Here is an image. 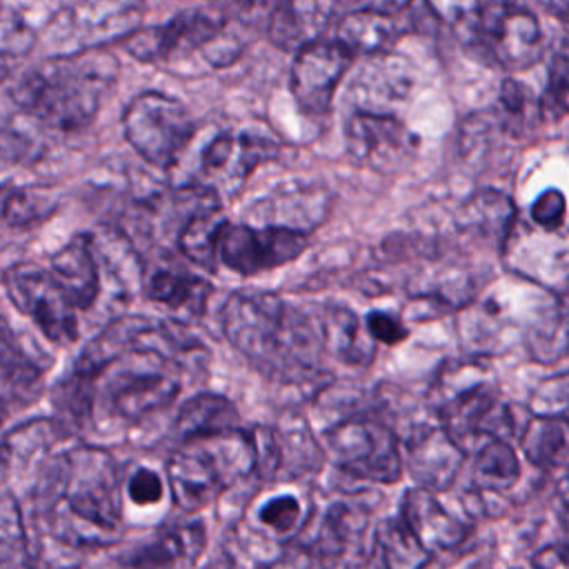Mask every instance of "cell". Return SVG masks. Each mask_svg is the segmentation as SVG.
<instances>
[{
	"mask_svg": "<svg viewBox=\"0 0 569 569\" xmlns=\"http://www.w3.org/2000/svg\"><path fill=\"white\" fill-rule=\"evenodd\" d=\"M240 427V413L236 405L220 396V393H198L184 400L178 407L176 420H173V436L178 438V445H184L189 440L218 436L227 431H238Z\"/></svg>",
	"mask_w": 569,
	"mask_h": 569,
	"instance_id": "cell-26",
	"label": "cell"
},
{
	"mask_svg": "<svg viewBox=\"0 0 569 569\" xmlns=\"http://www.w3.org/2000/svg\"><path fill=\"white\" fill-rule=\"evenodd\" d=\"M249 473H256V447L247 429L178 445L167 462L171 498L184 511L211 505Z\"/></svg>",
	"mask_w": 569,
	"mask_h": 569,
	"instance_id": "cell-5",
	"label": "cell"
},
{
	"mask_svg": "<svg viewBox=\"0 0 569 569\" xmlns=\"http://www.w3.org/2000/svg\"><path fill=\"white\" fill-rule=\"evenodd\" d=\"M498 104H500V113L505 118V127L513 136L525 138L538 129L540 118H542V107L538 104L536 96L529 91L527 84H522L513 78H505L500 84Z\"/></svg>",
	"mask_w": 569,
	"mask_h": 569,
	"instance_id": "cell-39",
	"label": "cell"
},
{
	"mask_svg": "<svg viewBox=\"0 0 569 569\" xmlns=\"http://www.w3.org/2000/svg\"><path fill=\"white\" fill-rule=\"evenodd\" d=\"M325 456L356 480L393 485L405 471L396 433L373 418H347L322 436Z\"/></svg>",
	"mask_w": 569,
	"mask_h": 569,
	"instance_id": "cell-10",
	"label": "cell"
},
{
	"mask_svg": "<svg viewBox=\"0 0 569 569\" xmlns=\"http://www.w3.org/2000/svg\"><path fill=\"white\" fill-rule=\"evenodd\" d=\"M529 356L553 365L569 353V296H551L525 333Z\"/></svg>",
	"mask_w": 569,
	"mask_h": 569,
	"instance_id": "cell-32",
	"label": "cell"
},
{
	"mask_svg": "<svg viewBox=\"0 0 569 569\" xmlns=\"http://www.w3.org/2000/svg\"><path fill=\"white\" fill-rule=\"evenodd\" d=\"M120 471L96 445H76L47 458L33 498L47 531L71 547H107L122 538Z\"/></svg>",
	"mask_w": 569,
	"mask_h": 569,
	"instance_id": "cell-1",
	"label": "cell"
},
{
	"mask_svg": "<svg viewBox=\"0 0 569 569\" xmlns=\"http://www.w3.org/2000/svg\"><path fill=\"white\" fill-rule=\"evenodd\" d=\"M347 149L353 162L391 171L409 160L418 147V138L396 116L358 109L347 120Z\"/></svg>",
	"mask_w": 569,
	"mask_h": 569,
	"instance_id": "cell-17",
	"label": "cell"
},
{
	"mask_svg": "<svg viewBox=\"0 0 569 569\" xmlns=\"http://www.w3.org/2000/svg\"><path fill=\"white\" fill-rule=\"evenodd\" d=\"M356 56L336 38L313 40L296 51L289 89L296 104L309 116H325L331 109L333 96Z\"/></svg>",
	"mask_w": 569,
	"mask_h": 569,
	"instance_id": "cell-13",
	"label": "cell"
},
{
	"mask_svg": "<svg viewBox=\"0 0 569 569\" xmlns=\"http://www.w3.org/2000/svg\"><path fill=\"white\" fill-rule=\"evenodd\" d=\"M505 256L527 282L553 296H569V227L545 231L516 222Z\"/></svg>",
	"mask_w": 569,
	"mask_h": 569,
	"instance_id": "cell-14",
	"label": "cell"
},
{
	"mask_svg": "<svg viewBox=\"0 0 569 569\" xmlns=\"http://www.w3.org/2000/svg\"><path fill=\"white\" fill-rule=\"evenodd\" d=\"M429 405L465 451H476L487 440L509 442L518 433L516 409L500 398L493 371L482 358L442 365L429 387Z\"/></svg>",
	"mask_w": 569,
	"mask_h": 569,
	"instance_id": "cell-4",
	"label": "cell"
},
{
	"mask_svg": "<svg viewBox=\"0 0 569 569\" xmlns=\"http://www.w3.org/2000/svg\"><path fill=\"white\" fill-rule=\"evenodd\" d=\"M556 493H558V500H560V507H562V513L569 518V467L562 471V476L558 478V485H556Z\"/></svg>",
	"mask_w": 569,
	"mask_h": 569,
	"instance_id": "cell-47",
	"label": "cell"
},
{
	"mask_svg": "<svg viewBox=\"0 0 569 569\" xmlns=\"http://www.w3.org/2000/svg\"><path fill=\"white\" fill-rule=\"evenodd\" d=\"M309 247V236L284 227L229 222L220 238V264L238 276H258L284 267Z\"/></svg>",
	"mask_w": 569,
	"mask_h": 569,
	"instance_id": "cell-12",
	"label": "cell"
},
{
	"mask_svg": "<svg viewBox=\"0 0 569 569\" xmlns=\"http://www.w3.org/2000/svg\"><path fill=\"white\" fill-rule=\"evenodd\" d=\"M520 478V460L507 440H487L473 451V485L485 493H505Z\"/></svg>",
	"mask_w": 569,
	"mask_h": 569,
	"instance_id": "cell-37",
	"label": "cell"
},
{
	"mask_svg": "<svg viewBox=\"0 0 569 569\" xmlns=\"http://www.w3.org/2000/svg\"><path fill=\"white\" fill-rule=\"evenodd\" d=\"M58 211L53 193L36 187H16L4 193L2 220L9 229H31L49 220Z\"/></svg>",
	"mask_w": 569,
	"mask_h": 569,
	"instance_id": "cell-38",
	"label": "cell"
},
{
	"mask_svg": "<svg viewBox=\"0 0 569 569\" xmlns=\"http://www.w3.org/2000/svg\"><path fill=\"white\" fill-rule=\"evenodd\" d=\"M531 222L538 229L545 231H558L565 227V216H567V200L560 189H545L529 209Z\"/></svg>",
	"mask_w": 569,
	"mask_h": 569,
	"instance_id": "cell-43",
	"label": "cell"
},
{
	"mask_svg": "<svg viewBox=\"0 0 569 569\" xmlns=\"http://www.w3.org/2000/svg\"><path fill=\"white\" fill-rule=\"evenodd\" d=\"M525 458L538 469H556L569 460V420L529 416L520 433Z\"/></svg>",
	"mask_w": 569,
	"mask_h": 569,
	"instance_id": "cell-33",
	"label": "cell"
},
{
	"mask_svg": "<svg viewBox=\"0 0 569 569\" xmlns=\"http://www.w3.org/2000/svg\"><path fill=\"white\" fill-rule=\"evenodd\" d=\"M456 11L451 18L456 38L500 69L525 71L542 58V29L527 7L482 2L456 7Z\"/></svg>",
	"mask_w": 569,
	"mask_h": 569,
	"instance_id": "cell-6",
	"label": "cell"
},
{
	"mask_svg": "<svg viewBox=\"0 0 569 569\" xmlns=\"http://www.w3.org/2000/svg\"><path fill=\"white\" fill-rule=\"evenodd\" d=\"M531 416L569 420V371L542 380L531 396Z\"/></svg>",
	"mask_w": 569,
	"mask_h": 569,
	"instance_id": "cell-41",
	"label": "cell"
},
{
	"mask_svg": "<svg viewBox=\"0 0 569 569\" xmlns=\"http://www.w3.org/2000/svg\"><path fill=\"white\" fill-rule=\"evenodd\" d=\"M4 293L11 305L29 316L40 333L53 345H71L80 336L78 309L51 276L49 267L18 262L2 273Z\"/></svg>",
	"mask_w": 569,
	"mask_h": 569,
	"instance_id": "cell-11",
	"label": "cell"
},
{
	"mask_svg": "<svg viewBox=\"0 0 569 569\" xmlns=\"http://www.w3.org/2000/svg\"><path fill=\"white\" fill-rule=\"evenodd\" d=\"M118 73V58L104 49L56 56L27 69L11 96L40 124L69 133L96 120Z\"/></svg>",
	"mask_w": 569,
	"mask_h": 569,
	"instance_id": "cell-3",
	"label": "cell"
},
{
	"mask_svg": "<svg viewBox=\"0 0 569 569\" xmlns=\"http://www.w3.org/2000/svg\"><path fill=\"white\" fill-rule=\"evenodd\" d=\"M131 353H156L180 369L204 360L207 349L184 325L144 316H124L109 322L78 356L76 369L102 373L111 362Z\"/></svg>",
	"mask_w": 569,
	"mask_h": 569,
	"instance_id": "cell-8",
	"label": "cell"
},
{
	"mask_svg": "<svg viewBox=\"0 0 569 569\" xmlns=\"http://www.w3.org/2000/svg\"><path fill=\"white\" fill-rule=\"evenodd\" d=\"M533 569H569V540H556L531 558Z\"/></svg>",
	"mask_w": 569,
	"mask_h": 569,
	"instance_id": "cell-46",
	"label": "cell"
},
{
	"mask_svg": "<svg viewBox=\"0 0 569 569\" xmlns=\"http://www.w3.org/2000/svg\"><path fill=\"white\" fill-rule=\"evenodd\" d=\"M547 89H549V98L553 100V104L560 111L569 113V40L558 44L551 56Z\"/></svg>",
	"mask_w": 569,
	"mask_h": 569,
	"instance_id": "cell-44",
	"label": "cell"
},
{
	"mask_svg": "<svg viewBox=\"0 0 569 569\" xmlns=\"http://www.w3.org/2000/svg\"><path fill=\"white\" fill-rule=\"evenodd\" d=\"M142 293L147 300L176 313L200 318L211 296V284L184 267H158L147 278Z\"/></svg>",
	"mask_w": 569,
	"mask_h": 569,
	"instance_id": "cell-25",
	"label": "cell"
},
{
	"mask_svg": "<svg viewBox=\"0 0 569 569\" xmlns=\"http://www.w3.org/2000/svg\"><path fill=\"white\" fill-rule=\"evenodd\" d=\"M458 222L462 229L496 242L500 249H505L516 222L518 211L509 196L496 191V189H482L476 191L458 213Z\"/></svg>",
	"mask_w": 569,
	"mask_h": 569,
	"instance_id": "cell-29",
	"label": "cell"
},
{
	"mask_svg": "<svg viewBox=\"0 0 569 569\" xmlns=\"http://www.w3.org/2000/svg\"><path fill=\"white\" fill-rule=\"evenodd\" d=\"M2 407L9 416L13 409L29 407L42 391V367L13 340L9 325H2Z\"/></svg>",
	"mask_w": 569,
	"mask_h": 569,
	"instance_id": "cell-28",
	"label": "cell"
},
{
	"mask_svg": "<svg viewBox=\"0 0 569 569\" xmlns=\"http://www.w3.org/2000/svg\"><path fill=\"white\" fill-rule=\"evenodd\" d=\"M365 325L378 345L396 347L409 338V329L405 327V322L389 311H380V309L369 311L365 318Z\"/></svg>",
	"mask_w": 569,
	"mask_h": 569,
	"instance_id": "cell-45",
	"label": "cell"
},
{
	"mask_svg": "<svg viewBox=\"0 0 569 569\" xmlns=\"http://www.w3.org/2000/svg\"><path fill=\"white\" fill-rule=\"evenodd\" d=\"M196 131L189 109L162 91H142L122 111V133L151 167L169 169Z\"/></svg>",
	"mask_w": 569,
	"mask_h": 569,
	"instance_id": "cell-9",
	"label": "cell"
},
{
	"mask_svg": "<svg viewBox=\"0 0 569 569\" xmlns=\"http://www.w3.org/2000/svg\"><path fill=\"white\" fill-rule=\"evenodd\" d=\"M49 271L78 311H89L102 291L100 249L91 233L67 240L49 260Z\"/></svg>",
	"mask_w": 569,
	"mask_h": 569,
	"instance_id": "cell-20",
	"label": "cell"
},
{
	"mask_svg": "<svg viewBox=\"0 0 569 569\" xmlns=\"http://www.w3.org/2000/svg\"><path fill=\"white\" fill-rule=\"evenodd\" d=\"M333 4L287 2L276 4L267 16V36L278 49L300 51L305 44L320 40Z\"/></svg>",
	"mask_w": 569,
	"mask_h": 569,
	"instance_id": "cell-27",
	"label": "cell"
},
{
	"mask_svg": "<svg viewBox=\"0 0 569 569\" xmlns=\"http://www.w3.org/2000/svg\"><path fill=\"white\" fill-rule=\"evenodd\" d=\"M367 511L356 502L338 500L325 509L305 549L322 569H353L369 560L371 542H367Z\"/></svg>",
	"mask_w": 569,
	"mask_h": 569,
	"instance_id": "cell-16",
	"label": "cell"
},
{
	"mask_svg": "<svg viewBox=\"0 0 569 569\" xmlns=\"http://www.w3.org/2000/svg\"><path fill=\"white\" fill-rule=\"evenodd\" d=\"M0 569H38V551L11 489H4L0 502Z\"/></svg>",
	"mask_w": 569,
	"mask_h": 569,
	"instance_id": "cell-36",
	"label": "cell"
},
{
	"mask_svg": "<svg viewBox=\"0 0 569 569\" xmlns=\"http://www.w3.org/2000/svg\"><path fill=\"white\" fill-rule=\"evenodd\" d=\"M258 525L267 531V536L278 540H293L307 527L305 505L293 493H276L260 502L258 507Z\"/></svg>",
	"mask_w": 569,
	"mask_h": 569,
	"instance_id": "cell-40",
	"label": "cell"
},
{
	"mask_svg": "<svg viewBox=\"0 0 569 569\" xmlns=\"http://www.w3.org/2000/svg\"><path fill=\"white\" fill-rule=\"evenodd\" d=\"M227 18L200 9L176 13L162 24H151L127 33L124 51L140 62H164L178 53L207 49L218 40Z\"/></svg>",
	"mask_w": 569,
	"mask_h": 569,
	"instance_id": "cell-15",
	"label": "cell"
},
{
	"mask_svg": "<svg viewBox=\"0 0 569 569\" xmlns=\"http://www.w3.org/2000/svg\"><path fill=\"white\" fill-rule=\"evenodd\" d=\"M320 327H322L327 353L338 358L342 365L365 369L376 360L378 342L367 331L365 320H360L349 307L345 305L325 307Z\"/></svg>",
	"mask_w": 569,
	"mask_h": 569,
	"instance_id": "cell-24",
	"label": "cell"
},
{
	"mask_svg": "<svg viewBox=\"0 0 569 569\" xmlns=\"http://www.w3.org/2000/svg\"><path fill=\"white\" fill-rule=\"evenodd\" d=\"M431 553L416 540L405 520L387 518L371 531V569H425Z\"/></svg>",
	"mask_w": 569,
	"mask_h": 569,
	"instance_id": "cell-31",
	"label": "cell"
},
{
	"mask_svg": "<svg viewBox=\"0 0 569 569\" xmlns=\"http://www.w3.org/2000/svg\"><path fill=\"white\" fill-rule=\"evenodd\" d=\"M545 9H547L549 13H553L558 20H562V22L569 24V0H558V2L545 4Z\"/></svg>",
	"mask_w": 569,
	"mask_h": 569,
	"instance_id": "cell-48",
	"label": "cell"
},
{
	"mask_svg": "<svg viewBox=\"0 0 569 569\" xmlns=\"http://www.w3.org/2000/svg\"><path fill=\"white\" fill-rule=\"evenodd\" d=\"M229 220L220 211V207L204 209L182 227L176 249L182 253L187 262L211 273L220 264L218 251H220V238Z\"/></svg>",
	"mask_w": 569,
	"mask_h": 569,
	"instance_id": "cell-34",
	"label": "cell"
},
{
	"mask_svg": "<svg viewBox=\"0 0 569 569\" xmlns=\"http://www.w3.org/2000/svg\"><path fill=\"white\" fill-rule=\"evenodd\" d=\"M278 478H298L316 471L325 460V449L316 442L305 418L282 416V420L271 427Z\"/></svg>",
	"mask_w": 569,
	"mask_h": 569,
	"instance_id": "cell-30",
	"label": "cell"
},
{
	"mask_svg": "<svg viewBox=\"0 0 569 569\" xmlns=\"http://www.w3.org/2000/svg\"><path fill=\"white\" fill-rule=\"evenodd\" d=\"M98 380L100 373L71 369L53 389V407L58 411L60 425L84 429L96 422L98 405Z\"/></svg>",
	"mask_w": 569,
	"mask_h": 569,
	"instance_id": "cell-35",
	"label": "cell"
},
{
	"mask_svg": "<svg viewBox=\"0 0 569 569\" xmlns=\"http://www.w3.org/2000/svg\"><path fill=\"white\" fill-rule=\"evenodd\" d=\"M273 142L249 133H220L200 153L202 171L224 189L240 187L258 164L273 158Z\"/></svg>",
	"mask_w": 569,
	"mask_h": 569,
	"instance_id": "cell-21",
	"label": "cell"
},
{
	"mask_svg": "<svg viewBox=\"0 0 569 569\" xmlns=\"http://www.w3.org/2000/svg\"><path fill=\"white\" fill-rule=\"evenodd\" d=\"M222 333L262 376L300 385L322 371L320 320L267 291H238L220 311Z\"/></svg>",
	"mask_w": 569,
	"mask_h": 569,
	"instance_id": "cell-2",
	"label": "cell"
},
{
	"mask_svg": "<svg viewBox=\"0 0 569 569\" xmlns=\"http://www.w3.org/2000/svg\"><path fill=\"white\" fill-rule=\"evenodd\" d=\"M207 547L200 522H187L162 531L158 538L133 549L124 565L129 569H189Z\"/></svg>",
	"mask_w": 569,
	"mask_h": 569,
	"instance_id": "cell-23",
	"label": "cell"
},
{
	"mask_svg": "<svg viewBox=\"0 0 569 569\" xmlns=\"http://www.w3.org/2000/svg\"><path fill=\"white\" fill-rule=\"evenodd\" d=\"M467 451L442 425H418L402 445V460L420 489L431 493L449 489L465 462Z\"/></svg>",
	"mask_w": 569,
	"mask_h": 569,
	"instance_id": "cell-18",
	"label": "cell"
},
{
	"mask_svg": "<svg viewBox=\"0 0 569 569\" xmlns=\"http://www.w3.org/2000/svg\"><path fill=\"white\" fill-rule=\"evenodd\" d=\"M164 489H169L167 480L153 471L151 467H136L124 485V493L136 507H153L162 500Z\"/></svg>",
	"mask_w": 569,
	"mask_h": 569,
	"instance_id": "cell-42",
	"label": "cell"
},
{
	"mask_svg": "<svg viewBox=\"0 0 569 569\" xmlns=\"http://www.w3.org/2000/svg\"><path fill=\"white\" fill-rule=\"evenodd\" d=\"M409 4H367L342 16L336 29V40L353 56L389 53L391 47L411 29Z\"/></svg>",
	"mask_w": 569,
	"mask_h": 569,
	"instance_id": "cell-19",
	"label": "cell"
},
{
	"mask_svg": "<svg viewBox=\"0 0 569 569\" xmlns=\"http://www.w3.org/2000/svg\"><path fill=\"white\" fill-rule=\"evenodd\" d=\"M180 367L156 353H131L111 362L98 380V413L131 427L169 409L182 389Z\"/></svg>",
	"mask_w": 569,
	"mask_h": 569,
	"instance_id": "cell-7",
	"label": "cell"
},
{
	"mask_svg": "<svg viewBox=\"0 0 569 569\" xmlns=\"http://www.w3.org/2000/svg\"><path fill=\"white\" fill-rule=\"evenodd\" d=\"M207 569H236V567H231V565H227V562H220V565H211V567H207Z\"/></svg>",
	"mask_w": 569,
	"mask_h": 569,
	"instance_id": "cell-49",
	"label": "cell"
},
{
	"mask_svg": "<svg viewBox=\"0 0 569 569\" xmlns=\"http://www.w3.org/2000/svg\"><path fill=\"white\" fill-rule=\"evenodd\" d=\"M400 518L429 553L456 549L467 538V525L456 518L436 493L420 487L402 496Z\"/></svg>",
	"mask_w": 569,
	"mask_h": 569,
	"instance_id": "cell-22",
	"label": "cell"
}]
</instances>
